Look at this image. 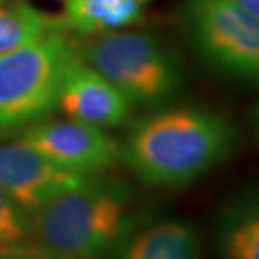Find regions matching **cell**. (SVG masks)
<instances>
[{
  "instance_id": "5bb4252c",
  "label": "cell",
  "mask_w": 259,
  "mask_h": 259,
  "mask_svg": "<svg viewBox=\"0 0 259 259\" xmlns=\"http://www.w3.org/2000/svg\"><path fill=\"white\" fill-rule=\"evenodd\" d=\"M0 259H52L32 241L17 242V244L0 246Z\"/></svg>"
},
{
  "instance_id": "9a60e30c",
  "label": "cell",
  "mask_w": 259,
  "mask_h": 259,
  "mask_svg": "<svg viewBox=\"0 0 259 259\" xmlns=\"http://www.w3.org/2000/svg\"><path fill=\"white\" fill-rule=\"evenodd\" d=\"M234 5H238L239 9L246 10L247 14L254 15L259 19V0H231Z\"/></svg>"
},
{
  "instance_id": "6da1fadb",
  "label": "cell",
  "mask_w": 259,
  "mask_h": 259,
  "mask_svg": "<svg viewBox=\"0 0 259 259\" xmlns=\"http://www.w3.org/2000/svg\"><path fill=\"white\" fill-rule=\"evenodd\" d=\"M241 144L226 115L206 107H164L136 120L120 161L142 184L184 187L224 164Z\"/></svg>"
},
{
  "instance_id": "9c48e42d",
  "label": "cell",
  "mask_w": 259,
  "mask_h": 259,
  "mask_svg": "<svg viewBox=\"0 0 259 259\" xmlns=\"http://www.w3.org/2000/svg\"><path fill=\"white\" fill-rule=\"evenodd\" d=\"M114 254L115 259H202V249L194 226L167 219L129 234Z\"/></svg>"
},
{
  "instance_id": "2e32d148",
  "label": "cell",
  "mask_w": 259,
  "mask_h": 259,
  "mask_svg": "<svg viewBox=\"0 0 259 259\" xmlns=\"http://www.w3.org/2000/svg\"><path fill=\"white\" fill-rule=\"evenodd\" d=\"M251 124H252V127H254V131L257 132V136H259V102L254 106V109H252V112H251Z\"/></svg>"
},
{
  "instance_id": "4fadbf2b",
  "label": "cell",
  "mask_w": 259,
  "mask_h": 259,
  "mask_svg": "<svg viewBox=\"0 0 259 259\" xmlns=\"http://www.w3.org/2000/svg\"><path fill=\"white\" fill-rule=\"evenodd\" d=\"M30 241V218L0 187V246Z\"/></svg>"
},
{
  "instance_id": "8992f818",
  "label": "cell",
  "mask_w": 259,
  "mask_h": 259,
  "mask_svg": "<svg viewBox=\"0 0 259 259\" xmlns=\"http://www.w3.org/2000/svg\"><path fill=\"white\" fill-rule=\"evenodd\" d=\"M19 141L84 176H97L120 161V144L104 127L74 119L37 120L27 125Z\"/></svg>"
},
{
  "instance_id": "277c9868",
  "label": "cell",
  "mask_w": 259,
  "mask_h": 259,
  "mask_svg": "<svg viewBox=\"0 0 259 259\" xmlns=\"http://www.w3.org/2000/svg\"><path fill=\"white\" fill-rule=\"evenodd\" d=\"M74 44L54 34L0 54V127H22L57 109Z\"/></svg>"
},
{
  "instance_id": "30bf717a",
  "label": "cell",
  "mask_w": 259,
  "mask_h": 259,
  "mask_svg": "<svg viewBox=\"0 0 259 259\" xmlns=\"http://www.w3.org/2000/svg\"><path fill=\"white\" fill-rule=\"evenodd\" d=\"M221 259H259V186L234 196L223 209L216 233Z\"/></svg>"
},
{
  "instance_id": "5b68a950",
  "label": "cell",
  "mask_w": 259,
  "mask_h": 259,
  "mask_svg": "<svg viewBox=\"0 0 259 259\" xmlns=\"http://www.w3.org/2000/svg\"><path fill=\"white\" fill-rule=\"evenodd\" d=\"M181 22L192 49L229 79L259 85V19L231 0H183Z\"/></svg>"
},
{
  "instance_id": "e0dca14e",
  "label": "cell",
  "mask_w": 259,
  "mask_h": 259,
  "mask_svg": "<svg viewBox=\"0 0 259 259\" xmlns=\"http://www.w3.org/2000/svg\"><path fill=\"white\" fill-rule=\"evenodd\" d=\"M2 2H4V0H0V4H2Z\"/></svg>"
},
{
  "instance_id": "3957f363",
  "label": "cell",
  "mask_w": 259,
  "mask_h": 259,
  "mask_svg": "<svg viewBox=\"0 0 259 259\" xmlns=\"http://www.w3.org/2000/svg\"><path fill=\"white\" fill-rule=\"evenodd\" d=\"M75 56L107 79L132 107H169L184 89V67L172 47L149 32H106L74 46Z\"/></svg>"
},
{
  "instance_id": "7a4b0ae2",
  "label": "cell",
  "mask_w": 259,
  "mask_h": 259,
  "mask_svg": "<svg viewBox=\"0 0 259 259\" xmlns=\"http://www.w3.org/2000/svg\"><path fill=\"white\" fill-rule=\"evenodd\" d=\"M131 187L89 176L30 212V241L52 259H106L132 233Z\"/></svg>"
},
{
  "instance_id": "8fae6325",
  "label": "cell",
  "mask_w": 259,
  "mask_h": 259,
  "mask_svg": "<svg viewBox=\"0 0 259 259\" xmlns=\"http://www.w3.org/2000/svg\"><path fill=\"white\" fill-rule=\"evenodd\" d=\"M152 0H64L67 29L96 35L114 32L142 19Z\"/></svg>"
},
{
  "instance_id": "ba28073f",
  "label": "cell",
  "mask_w": 259,
  "mask_h": 259,
  "mask_svg": "<svg viewBox=\"0 0 259 259\" xmlns=\"http://www.w3.org/2000/svg\"><path fill=\"white\" fill-rule=\"evenodd\" d=\"M57 107L69 119L99 127H115L131 117V102L107 79L75 56L69 60Z\"/></svg>"
},
{
  "instance_id": "7c38bea8",
  "label": "cell",
  "mask_w": 259,
  "mask_h": 259,
  "mask_svg": "<svg viewBox=\"0 0 259 259\" xmlns=\"http://www.w3.org/2000/svg\"><path fill=\"white\" fill-rule=\"evenodd\" d=\"M65 30L67 25L62 17L46 14L27 4H0V54Z\"/></svg>"
},
{
  "instance_id": "52a82bcc",
  "label": "cell",
  "mask_w": 259,
  "mask_h": 259,
  "mask_svg": "<svg viewBox=\"0 0 259 259\" xmlns=\"http://www.w3.org/2000/svg\"><path fill=\"white\" fill-rule=\"evenodd\" d=\"M87 178L59 166L22 141L0 146V187L27 214Z\"/></svg>"
}]
</instances>
